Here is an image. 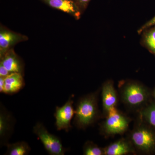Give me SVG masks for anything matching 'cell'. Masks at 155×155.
Masks as SVG:
<instances>
[{
    "mask_svg": "<svg viewBox=\"0 0 155 155\" xmlns=\"http://www.w3.org/2000/svg\"><path fill=\"white\" fill-rule=\"evenodd\" d=\"M98 116L97 94L93 93L82 97L78 102L73 124L77 128L84 129L94 123Z\"/></svg>",
    "mask_w": 155,
    "mask_h": 155,
    "instance_id": "1",
    "label": "cell"
},
{
    "mask_svg": "<svg viewBox=\"0 0 155 155\" xmlns=\"http://www.w3.org/2000/svg\"><path fill=\"white\" fill-rule=\"evenodd\" d=\"M33 132L43 145L50 155H64L67 149L64 147L61 139L50 133L41 122H37L33 127Z\"/></svg>",
    "mask_w": 155,
    "mask_h": 155,
    "instance_id": "2",
    "label": "cell"
},
{
    "mask_svg": "<svg viewBox=\"0 0 155 155\" xmlns=\"http://www.w3.org/2000/svg\"><path fill=\"white\" fill-rule=\"evenodd\" d=\"M147 96L144 87L135 81H128L124 84L121 90L122 101L131 107H137L143 104Z\"/></svg>",
    "mask_w": 155,
    "mask_h": 155,
    "instance_id": "3",
    "label": "cell"
},
{
    "mask_svg": "<svg viewBox=\"0 0 155 155\" xmlns=\"http://www.w3.org/2000/svg\"><path fill=\"white\" fill-rule=\"evenodd\" d=\"M107 118L102 126L103 132L108 135L122 134L127 130L129 121L127 117L120 114L116 107L108 110Z\"/></svg>",
    "mask_w": 155,
    "mask_h": 155,
    "instance_id": "4",
    "label": "cell"
},
{
    "mask_svg": "<svg viewBox=\"0 0 155 155\" xmlns=\"http://www.w3.org/2000/svg\"><path fill=\"white\" fill-rule=\"evenodd\" d=\"M73 95L70 96L67 102L62 107H56L54 116L57 130H64L68 132L71 129V121L75 116V110L73 107Z\"/></svg>",
    "mask_w": 155,
    "mask_h": 155,
    "instance_id": "5",
    "label": "cell"
},
{
    "mask_svg": "<svg viewBox=\"0 0 155 155\" xmlns=\"http://www.w3.org/2000/svg\"><path fill=\"white\" fill-rule=\"evenodd\" d=\"M131 140L136 148L144 152L150 151L155 147V136L146 127L139 126L131 134Z\"/></svg>",
    "mask_w": 155,
    "mask_h": 155,
    "instance_id": "6",
    "label": "cell"
},
{
    "mask_svg": "<svg viewBox=\"0 0 155 155\" xmlns=\"http://www.w3.org/2000/svg\"><path fill=\"white\" fill-rule=\"evenodd\" d=\"M28 37L10 30L1 24L0 26V58L14 46L28 40Z\"/></svg>",
    "mask_w": 155,
    "mask_h": 155,
    "instance_id": "7",
    "label": "cell"
},
{
    "mask_svg": "<svg viewBox=\"0 0 155 155\" xmlns=\"http://www.w3.org/2000/svg\"><path fill=\"white\" fill-rule=\"evenodd\" d=\"M12 114L1 105L0 109V141L1 145L6 146L12 135L15 125Z\"/></svg>",
    "mask_w": 155,
    "mask_h": 155,
    "instance_id": "8",
    "label": "cell"
},
{
    "mask_svg": "<svg viewBox=\"0 0 155 155\" xmlns=\"http://www.w3.org/2000/svg\"><path fill=\"white\" fill-rule=\"evenodd\" d=\"M2 64L10 73H18L24 75L25 64L22 58L15 52L14 48L9 50L0 58Z\"/></svg>",
    "mask_w": 155,
    "mask_h": 155,
    "instance_id": "9",
    "label": "cell"
},
{
    "mask_svg": "<svg viewBox=\"0 0 155 155\" xmlns=\"http://www.w3.org/2000/svg\"><path fill=\"white\" fill-rule=\"evenodd\" d=\"M53 8L65 12L75 19H80L81 13L80 9L73 0H40Z\"/></svg>",
    "mask_w": 155,
    "mask_h": 155,
    "instance_id": "10",
    "label": "cell"
},
{
    "mask_svg": "<svg viewBox=\"0 0 155 155\" xmlns=\"http://www.w3.org/2000/svg\"><path fill=\"white\" fill-rule=\"evenodd\" d=\"M102 96L103 110L107 114L110 108L117 105V94L113 81H108L103 84Z\"/></svg>",
    "mask_w": 155,
    "mask_h": 155,
    "instance_id": "11",
    "label": "cell"
},
{
    "mask_svg": "<svg viewBox=\"0 0 155 155\" xmlns=\"http://www.w3.org/2000/svg\"><path fill=\"white\" fill-rule=\"evenodd\" d=\"M24 75L18 73H11L5 79L3 93L13 95L19 92L25 85Z\"/></svg>",
    "mask_w": 155,
    "mask_h": 155,
    "instance_id": "12",
    "label": "cell"
},
{
    "mask_svg": "<svg viewBox=\"0 0 155 155\" xmlns=\"http://www.w3.org/2000/svg\"><path fill=\"white\" fill-rule=\"evenodd\" d=\"M104 155H124L133 153V148L130 143L124 139H121L111 143L104 148Z\"/></svg>",
    "mask_w": 155,
    "mask_h": 155,
    "instance_id": "13",
    "label": "cell"
},
{
    "mask_svg": "<svg viewBox=\"0 0 155 155\" xmlns=\"http://www.w3.org/2000/svg\"><path fill=\"white\" fill-rule=\"evenodd\" d=\"M141 34V45L155 55V25L145 29Z\"/></svg>",
    "mask_w": 155,
    "mask_h": 155,
    "instance_id": "14",
    "label": "cell"
},
{
    "mask_svg": "<svg viewBox=\"0 0 155 155\" xmlns=\"http://www.w3.org/2000/svg\"><path fill=\"white\" fill-rule=\"evenodd\" d=\"M6 155H26L30 153L31 148L27 142L19 141L13 143H8Z\"/></svg>",
    "mask_w": 155,
    "mask_h": 155,
    "instance_id": "15",
    "label": "cell"
},
{
    "mask_svg": "<svg viewBox=\"0 0 155 155\" xmlns=\"http://www.w3.org/2000/svg\"><path fill=\"white\" fill-rule=\"evenodd\" d=\"M83 153L85 155H103L104 150L92 142L88 141L84 146Z\"/></svg>",
    "mask_w": 155,
    "mask_h": 155,
    "instance_id": "16",
    "label": "cell"
},
{
    "mask_svg": "<svg viewBox=\"0 0 155 155\" xmlns=\"http://www.w3.org/2000/svg\"><path fill=\"white\" fill-rule=\"evenodd\" d=\"M142 116L150 125L155 127V105L144 110L142 112Z\"/></svg>",
    "mask_w": 155,
    "mask_h": 155,
    "instance_id": "17",
    "label": "cell"
},
{
    "mask_svg": "<svg viewBox=\"0 0 155 155\" xmlns=\"http://www.w3.org/2000/svg\"><path fill=\"white\" fill-rule=\"evenodd\" d=\"M78 7L81 13H83L87 8L91 0H73Z\"/></svg>",
    "mask_w": 155,
    "mask_h": 155,
    "instance_id": "18",
    "label": "cell"
},
{
    "mask_svg": "<svg viewBox=\"0 0 155 155\" xmlns=\"http://www.w3.org/2000/svg\"><path fill=\"white\" fill-rule=\"evenodd\" d=\"M154 25H155V16L153 19L150 20V21H148L145 24L142 25L137 31V32L139 34H141L142 32L145 29H147V28L154 26Z\"/></svg>",
    "mask_w": 155,
    "mask_h": 155,
    "instance_id": "19",
    "label": "cell"
},
{
    "mask_svg": "<svg viewBox=\"0 0 155 155\" xmlns=\"http://www.w3.org/2000/svg\"><path fill=\"white\" fill-rule=\"evenodd\" d=\"M11 73L2 64H0V77H7Z\"/></svg>",
    "mask_w": 155,
    "mask_h": 155,
    "instance_id": "20",
    "label": "cell"
},
{
    "mask_svg": "<svg viewBox=\"0 0 155 155\" xmlns=\"http://www.w3.org/2000/svg\"><path fill=\"white\" fill-rule=\"evenodd\" d=\"M5 78L0 77V92L3 93L5 86Z\"/></svg>",
    "mask_w": 155,
    "mask_h": 155,
    "instance_id": "21",
    "label": "cell"
}]
</instances>
